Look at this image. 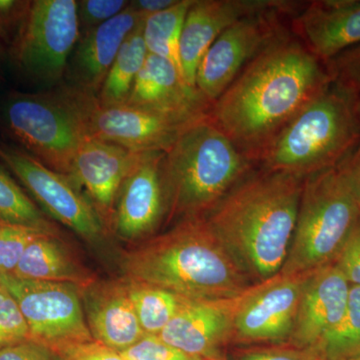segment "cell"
Listing matches in <instances>:
<instances>
[{"label":"cell","mask_w":360,"mask_h":360,"mask_svg":"<svg viewBox=\"0 0 360 360\" xmlns=\"http://www.w3.org/2000/svg\"><path fill=\"white\" fill-rule=\"evenodd\" d=\"M331 82L324 63L286 33L245 66L208 117L255 165L277 132Z\"/></svg>","instance_id":"1"},{"label":"cell","mask_w":360,"mask_h":360,"mask_svg":"<svg viewBox=\"0 0 360 360\" xmlns=\"http://www.w3.org/2000/svg\"><path fill=\"white\" fill-rule=\"evenodd\" d=\"M305 177L251 170L205 215L252 285L277 276L288 257Z\"/></svg>","instance_id":"2"},{"label":"cell","mask_w":360,"mask_h":360,"mask_svg":"<svg viewBox=\"0 0 360 360\" xmlns=\"http://www.w3.org/2000/svg\"><path fill=\"white\" fill-rule=\"evenodd\" d=\"M125 277L165 288L189 300H229L250 279L214 236L205 217L180 220L123 255Z\"/></svg>","instance_id":"3"},{"label":"cell","mask_w":360,"mask_h":360,"mask_svg":"<svg viewBox=\"0 0 360 360\" xmlns=\"http://www.w3.org/2000/svg\"><path fill=\"white\" fill-rule=\"evenodd\" d=\"M253 167L208 116L194 123L163 155L165 220L205 217Z\"/></svg>","instance_id":"4"},{"label":"cell","mask_w":360,"mask_h":360,"mask_svg":"<svg viewBox=\"0 0 360 360\" xmlns=\"http://www.w3.org/2000/svg\"><path fill=\"white\" fill-rule=\"evenodd\" d=\"M360 142V123L349 96L333 82L285 125L255 165L307 177L338 167Z\"/></svg>","instance_id":"5"},{"label":"cell","mask_w":360,"mask_h":360,"mask_svg":"<svg viewBox=\"0 0 360 360\" xmlns=\"http://www.w3.org/2000/svg\"><path fill=\"white\" fill-rule=\"evenodd\" d=\"M359 219V203L340 167L305 177L290 250L279 274L333 264Z\"/></svg>","instance_id":"6"},{"label":"cell","mask_w":360,"mask_h":360,"mask_svg":"<svg viewBox=\"0 0 360 360\" xmlns=\"http://www.w3.org/2000/svg\"><path fill=\"white\" fill-rule=\"evenodd\" d=\"M2 117L28 155L54 172L70 175L78 149L89 136L60 90L11 94Z\"/></svg>","instance_id":"7"},{"label":"cell","mask_w":360,"mask_h":360,"mask_svg":"<svg viewBox=\"0 0 360 360\" xmlns=\"http://www.w3.org/2000/svg\"><path fill=\"white\" fill-rule=\"evenodd\" d=\"M61 94L91 139L129 150L167 153L194 123L207 117L168 115L129 104L104 105L94 94L63 85Z\"/></svg>","instance_id":"8"},{"label":"cell","mask_w":360,"mask_h":360,"mask_svg":"<svg viewBox=\"0 0 360 360\" xmlns=\"http://www.w3.org/2000/svg\"><path fill=\"white\" fill-rule=\"evenodd\" d=\"M80 35L77 1L34 0L11 44V54L28 77L56 84L65 77Z\"/></svg>","instance_id":"9"},{"label":"cell","mask_w":360,"mask_h":360,"mask_svg":"<svg viewBox=\"0 0 360 360\" xmlns=\"http://www.w3.org/2000/svg\"><path fill=\"white\" fill-rule=\"evenodd\" d=\"M0 284L18 303L30 340L54 354L94 340L85 319L82 288L72 283L27 281L13 274H0Z\"/></svg>","instance_id":"10"},{"label":"cell","mask_w":360,"mask_h":360,"mask_svg":"<svg viewBox=\"0 0 360 360\" xmlns=\"http://www.w3.org/2000/svg\"><path fill=\"white\" fill-rule=\"evenodd\" d=\"M0 160L51 217L89 243L103 239V220L70 175L54 172L23 149L6 144H0Z\"/></svg>","instance_id":"11"},{"label":"cell","mask_w":360,"mask_h":360,"mask_svg":"<svg viewBox=\"0 0 360 360\" xmlns=\"http://www.w3.org/2000/svg\"><path fill=\"white\" fill-rule=\"evenodd\" d=\"M312 271L283 276L250 286L239 296L232 343L238 345L288 343L298 305Z\"/></svg>","instance_id":"12"},{"label":"cell","mask_w":360,"mask_h":360,"mask_svg":"<svg viewBox=\"0 0 360 360\" xmlns=\"http://www.w3.org/2000/svg\"><path fill=\"white\" fill-rule=\"evenodd\" d=\"M283 13L269 11L246 16L217 37L196 71L195 86L206 101L214 103L250 61L288 33L279 20Z\"/></svg>","instance_id":"13"},{"label":"cell","mask_w":360,"mask_h":360,"mask_svg":"<svg viewBox=\"0 0 360 360\" xmlns=\"http://www.w3.org/2000/svg\"><path fill=\"white\" fill-rule=\"evenodd\" d=\"M300 4L286 0H193L187 11L179 42L182 75L195 86L196 71L213 42L236 21L269 11L297 13Z\"/></svg>","instance_id":"14"},{"label":"cell","mask_w":360,"mask_h":360,"mask_svg":"<svg viewBox=\"0 0 360 360\" xmlns=\"http://www.w3.org/2000/svg\"><path fill=\"white\" fill-rule=\"evenodd\" d=\"M148 153L129 150L91 137L82 142L70 176L84 191L104 225L113 224L123 182Z\"/></svg>","instance_id":"15"},{"label":"cell","mask_w":360,"mask_h":360,"mask_svg":"<svg viewBox=\"0 0 360 360\" xmlns=\"http://www.w3.org/2000/svg\"><path fill=\"white\" fill-rule=\"evenodd\" d=\"M163 155L161 151H148L123 182L112 225L124 240L146 238L167 217L161 174Z\"/></svg>","instance_id":"16"},{"label":"cell","mask_w":360,"mask_h":360,"mask_svg":"<svg viewBox=\"0 0 360 360\" xmlns=\"http://www.w3.org/2000/svg\"><path fill=\"white\" fill-rule=\"evenodd\" d=\"M239 296L229 300H188L158 338L186 354L207 360L222 359V349L231 343Z\"/></svg>","instance_id":"17"},{"label":"cell","mask_w":360,"mask_h":360,"mask_svg":"<svg viewBox=\"0 0 360 360\" xmlns=\"http://www.w3.org/2000/svg\"><path fill=\"white\" fill-rule=\"evenodd\" d=\"M295 14L293 30L321 63L360 44V0H314Z\"/></svg>","instance_id":"18"},{"label":"cell","mask_w":360,"mask_h":360,"mask_svg":"<svg viewBox=\"0 0 360 360\" xmlns=\"http://www.w3.org/2000/svg\"><path fill=\"white\" fill-rule=\"evenodd\" d=\"M144 18L129 2L115 18L80 35L66 70V85L97 96L123 42Z\"/></svg>","instance_id":"19"},{"label":"cell","mask_w":360,"mask_h":360,"mask_svg":"<svg viewBox=\"0 0 360 360\" xmlns=\"http://www.w3.org/2000/svg\"><path fill=\"white\" fill-rule=\"evenodd\" d=\"M350 283L335 264L310 274L303 290L288 343L315 348L347 309Z\"/></svg>","instance_id":"20"},{"label":"cell","mask_w":360,"mask_h":360,"mask_svg":"<svg viewBox=\"0 0 360 360\" xmlns=\"http://www.w3.org/2000/svg\"><path fill=\"white\" fill-rule=\"evenodd\" d=\"M80 295L94 340L122 352L146 336L130 300L125 279L94 281L82 288Z\"/></svg>","instance_id":"21"},{"label":"cell","mask_w":360,"mask_h":360,"mask_svg":"<svg viewBox=\"0 0 360 360\" xmlns=\"http://www.w3.org/2000/svg\"><path fill=\"white\" fill-rule=\"evenodd\" d=\"M127 104L168 115L205 117L212 103L198 89L187 84L167 59L148 53Z\"/></svg>","instance_id":"22"},{"label":"cell","mask_w":360,"mask_h":360,"mask_svg":"<svg viewBox=\"0 0 360 360\" xmlns=\"http://www.w3.org/2000/svg\"><path fill=\"white\" fill-rule=\"evenodd\" d=\"M13 276L27 281L72 283L84 288L94 283L58 236L41 234L30 243Z\"/></svg>","instance_id":"23"},{"label":"cell","mask_w":360,"mask_h":360,"mask_svg":"<svg viewBox=\"0 0 360 360\" xmlns=\"http://www.w3.org/2000/svg\"><path fill=\"white\" fill-rule=\"evenodd\" d=\"M144 18L123 42L96 96L99 103L104 105H120L129 101L135 79L148 54L142 33Z\"/></svg>","instance_id":"24"},{"label":"cell","mask_w":360,"mask_h":360,"mask_svg":"<svg viewBox=\"0 0 360 360\" xmlns=\"http://www.w3.org/2000/svg\"><path fill=\"white\" fill-rule=\"evenodd\" d=\"M130 300L146 335H160L189 300L150 284L125 278Z\"/></svg>","instance_id":"25"},{"label":"cell","mask_w":360,"mask_h":360,"mask_svg":"<svg viewBox=\"0 0 360 360\" xmlns=\"http://www.w3.org/2000/svg\"><path fill=\"white\" fill-rule=\"evenodd\" d=\"M193 1V0H177L176 4L169 8L146 16L142 30L148 53L172 61L181 75L179 58L180 37L187 11Z\"/></svg>","instance_id":"26"},{"label":"cell","mask_w":360,"mask_h":360,"mask_svg":"<svg viewBox=\"0 0 360 360\" xmlns=\"http://www.w3.org/2000/svg\"><path fill=\"white\" fill-rule=\"evenodd\" d=\"M0 222L32 229L47 236H58L56 225L21 187L0 168Z\"/></svg>","instance_id":"27"},{"label":"cell","mask_w":360,"mask_h":360,"mask_svg":"<svg viewBox=\"0 0 360 360\" xmlns=\"http://www.w3.org/2000/svg\"><path fill=\"white\" fill-rule=\"evenodd\" d=\"M314 349L321 360H349L359 356L360 286L350 285L345 314Z\"/></svg>","instance_id":"28"},{"label":"cell","mask_w":360,"mask_h":360,"mask_svg":"<svg viewBox=\"0 0 360 360\" xmlns=\"http://www.w3.org/2000/svg\"><path fill=\"white\" fill-rule=\"evenodd\" d=\"M331 82L349 96L360 123V44L324 63Z\"/></svg>","instance_id":"29"},{"label":"cell","mask_w":360,"mask_h":360,"mask_svg":"<svg viewBox=\"0 0 360 360\" xmlns=\"http://www.w3.org/2000/svg\"><path fill=\"white\" fill-rule=\"evenodd\" d=\"M41 234L0 222V274H13L27 246Z\"/></svg>","instance_id":"30"},{"label":"cell","mask_w":360,"mask_h":360,"mask_svg":"<svg viewBox=\"0 0 360 360\" xmlns=\"http://www.w3.org/2000/svg\"><path fill=\"white\" fill-rule=\"evenodd\" d=\"M225 360H321L314 348L281 345H246L236 348Z\"/></svg>","instance_id":"31"},{"label":"cell","mask_w":360,"mask_h":360,"mask_svg":"<svg viewBox=\"0 0 360 360\" xmlns=\"http://www.w3.org/2000/svg\"><path fill=\"white\" fill-rule=\"evenodd\" d=\"M30 340L27 324L18 303L0 284V348Z\"/></svg>","instance_id":"32"},{"label":"cell","mask_w":360,"mask_h":360,"mask_svg":"<svg viewBox=\"0 0 360 360\" xmlns=\"http://www.w3.org/2000/svg\"><path fill=\"white\" fill-rule=\"evenodd\" d=\"M125 360H207L186 354L156 335H146L139 342L120 352Z\"/></svg>","instance_id":"33"},{"label":"cell","mask_w":360,"mask_h":360,"mask_svg":"<svg viewBox=\"0 0 360 360\" xmlns=\"http://www.w3.org/2000/svg\"><path fill=\"white\" fill-rule=\"evenodd\" d=\"M125 0H82L77 1L78 20L82 34L103 25L124 11Z\"/></svg>","instance_id":"34"},{"label":"cell","mask_w":360,"mask_h":360,"mask_svg":"<svg viewBox=\"0 0 360 360\" xmlns=\"http://www.w3.org/2000/svg\"><path fill=\"white\" fill-rule=\"evenodd\" d=\"M333 264L350 285L360 286V219Z\"/></svg>","instance_id":"35"},{"label":"cell","mask_w":360,"mask_h":360,"mask_svg":"<svg viewBox=\"0 0 360 360\" xmlns=\"http://www.w3.org/2000/svg\"><path fill=\"white\" fill-rule=\"evenodd\" d=\"M30 6L32 1L0 0V39L13 44Z\"/></svg>","instance_id":"36"},{"label":"cell","mask_w":360,"mask_h":360,"mask_svg":"<svg viewBox=\"0 0 360 360\" xmlns=\"http://www.w3.org/2000/svg\"><path fill=\"white\" fill-rule=\"evenodd\" d=\"M54 355L58 360H125L120 352L94 340L65 348Z\"/></svg>","instance_id":"37"},{"label":"cell","mask_w":360,"mask_h":360,"mask_svg":"<svg viewBox=\"0 0 360 360\" xmlns=\"http://www.w3.org/2000/svg\"><path fill=\"white\" fill-rule=\"evenodd\" d=\"M0 360H58L44 345L27 340L0 348Z\"/></svg>","instance_id":"38"},{"label":"cell","mask_w":360,"mask_h":360,"mask_svg":"<svg viewBox=\"0 0 360 360\" xmlns=\"http://www.w3.org/2000/svg\"><path fill=\"white\" fill-rule=\"evenodd\" d=\"M338 167L347 177L360 207V142Z\"/></svg>","instance_id":"39"},{"label":"cell","mask_w":360,"mask_h":360,"mask_svg":"<svg viewBox=\"0 0 360 360\" xmlns=\"http://www.w3.org/2000/svg\"><path fill=\"white\" fill-rule=\"evenodd\" d=\"M177 0H135L130 1V6L134 7L137 13L148 16L165 11L174 6Z\"/></svg>","instance_id":"40"},{"label":"cell","mask_w":360,"mask_h":360,"mask_svg":"<svg viewBox=\"0 0 360 360\" xmlns=\"http://www.w3.org/2000/svg\"><path fill=\"white\" fill-rule=\"evenodd\" d=\"M349 360H360V355H359V356L354 357V359H352Z\"/></svg>","instance_id":"41"},{"label":"cell","mask_w":360,"mask_h":360,"mask_svg":"<svg viewBox=\"0 0 360 360\" xmlns=\"http://www.w3.org/2000/svg\"><path fill=\"white\" fill-rule=\"evenodd\" d=\"M1 52H2V46H1V44H0V56H1Z\"/></svg>","instance_id":"42"},{"label":"cell","mask_w":360,"mask_h":360,"mask_svg":"<svg viewBox=\"0 0 360 360\" xmlns=\"http://www.w3.org/2000/svg\"><path fill=\"white\" fill-rule=\"evenodd\" d=\"M214 360H225V356H224V357H222V359H214Z\"/></svg>","instance_id":"43"}]
</instances>
